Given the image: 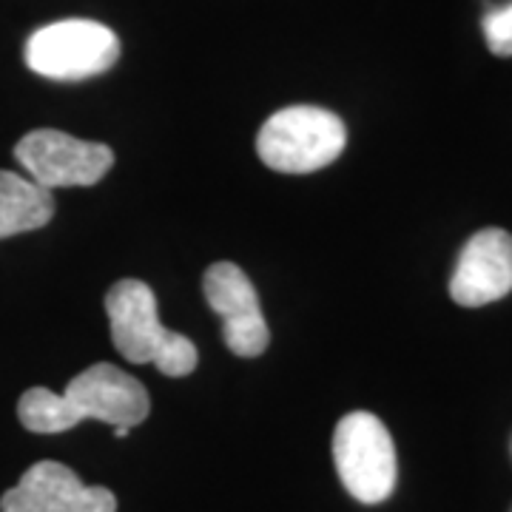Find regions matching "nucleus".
<instances>
[{
  "label": "nucleus",
  "instance_id": "obj_1",
  "mask_svg": "<svg viewBox=\"0 0 512 512\" xmlns=\"http://www.w3.org/2000/svg\"><path fill=\"white\" fill-rule=\"evenodd\" d=\"M348 143V128L339 114L319 106H291L265 120L256 137L262 163L282 174H311L325 168Z\"/></svg>",
  "mask_w": 512,
  "mask_h": 512
},
{
  "label": "nucleus",
  "instance_id": "obj_2",
  "mask_svg": "<svg viewBox=\"0 0 512 512\" xmlns=\"http://www.w3.org/2000/svg\"><path fill=\"white\" fill-rule=\"evenodd\" d=\"M333 461L345 490L362 504H382L396 490V447L373 413L356 410L336 424Z\"/></svg>",
  "mask_w": 512,
  "mask_h": 512
},
{
  "label": "nucleus",
  "instance_id": "obj_3",
  "mask_svg": "<svg viewBox=\"0 0 512 512\" xmlns=\"http://www.w3.org/2000/svg\"><path fill=\"white\" fill-rule=\"evenodd\" d=\"M120 57V40L97 20H57L26 43V66L49 80H86L109 72Z\"/></svg>",
  "mask_w": 512,
  "mask_h": 512
},
{
  "label": "nucleus",
  "instance_id": "obj_4",
  "mask_svg": "<svg viewBox=\"0 0 512 512\" xmlns=\"http://www.w3.org/2000/svg\"><path fill=\"white\" fill-rule=\"evenodd\" d=\"M15 157L29 177L49 191L97 185L114 165V151L106 143L77 140L55 128L29 131L15 148Z\"/></svg>",
  "mask_w": 512,
  "mask_h": 512
},
{
  "label": "nucleus",
  "instance_id": "obj_5",
  "mask_svg": "<svg viewBox=\"0 0 512 512\" xmlns=\"http://www.w3.org/2000/svg\"><path fill=\"white\" fill-rule=\"evenodd\" d=\"M202 291L211 311L222 319V339L231 353L256 359L268 350L271 330L259 308V296L248 274L234 262H217L205 271Z\"/></svg>",
  "mask_w": 512,
  "mask_h": 512
},
{
  "label": "nucleus",
  "instance_id": "obj_6",
  "mask_svg": "<svg viewBox=\"0 0 512 512\" xmlns=\"http://www.w3.org/2000/svg\"><path fill=\"white\" fill-rule=\"evenodd\" d=\"M0 512H117V498L106 487L83 484L60 461H37L3 493Z\"/></svg>",
  "mask_w": 512,
  "mask_h": 512
},
{
  "label": "nucleus",
  "instance_id": "obj_7",
  "mask_svg": "<svg viewBox=\"0 0 512 512\" xmlns=\"http://www.w3.org/2000/svg\"><path fill=\"white\" fill-rule=\"evenodd\" d=\"M63 396L74 404L83 421L97 419L111 427H137L140 421L148 419L151 410L143 382H137L126 370L109 362L86 367L69 382Z\"/></svg>",
  "mask_w": 512,
  "mask_h": 512
},
{
  "label": "nucleus",
  "instance_id": "obj_8",
  "mask_svg": "<svg viewBox=\"0 0 512 512\" xmlns=\"http://www.w3.org/2000/svg\"><path fill=\"white\" fill-rule=\"evenodd\" d=\"M512 291V234L484 228L464 245L450 279V296L461 308H481Z\"/></svg>",
  "mask_w": 512,
  "mask_h": 512
},
{
  "label": "nucleus",
  "instance_id": "obj_9",
  "mask_svg": "<svg viewBox=\"0 0 512 512\" xmlns=\"http://www.w3.org/2000/svg\"><path fill=\"white\" fill-rule=\"evenodd\" d=\"M114 348L134 365H151L171 330L157 316V296L140 279H120L106 293Z\"/></svg>",
  "mask_w": 512,
  "mask_h": 512
},
{
  "label": "nucleus",
  "instance_id": "obj_10",
  "mask_svg": "<svg viewBox=\"0 0 512 512\" xmlns=\"http://www.w3.org/2000/svg\"><path fill=\"white\" fill-rule=\"evenodd\" d=\"M52 217L55 197L49 188L15 171H0V239L37 231L49 225Z\"/></svg>",
  "mask_w": 512,
  "mask_h": 512
},
{
  "label": "nucleus",
  "instance_id": "obj_11",
  "mask_svg": "<svg viewBox=\"0 0 512 512\" xmlns=\"http://www.w3.org/2000/svg\"><path fill=\"white\" fill-rule=\"evenodd\" d=\"M18 419L29 433H40V436L66 433L83 421L63 393H52L46 387H32L20 396Z\"/></svg>",
  "mask_w": 512,
  "mask_h": 512
},
{
  "label": "nucleus",
  "instance_id": "obj_12",
  "mask_svg": "<svg viewBox=\"0 0 512 512\" xmlns=\"http://www.w3.org/2000/svg\"><path fill=\"white\" fill-rule=\"evenodd\" d=\"M197 362H200L197 345H194L188 336H183V333L171 330V333H168V339L163 342V348H160V353L154 356V362H151V365L157 367L160 373H165V376L180 379V376L194 373Z\"/></svg>",
  "mask_w": 512,
  "mask_h": 512
},
{
  "label": "nucleus",
  "instance_id": "obj_13",
  "mask_svg": "<svg viewBox=\"0 0 512 512\" xmlns=\"http://www.w3.org/2000/svg\"><path fill=\"white\" fill-rule=\"evenodd\" d=\"M484 40L498 57H512V3L484 15Z\"/></svg>",
  "mask_w": 512,
  "mask_h": 512
},
{
  "label": "nucleus",
  "instance_id": "obj_14",
  "mask_svg": "<svg viewBox=\"0 0 512 512\" xmlns=\"http://www.w3.org/2000/svg\"><path fill=\"white\" fill-rule=\"evenodd\" d=\"M128 433H131V427H114V436H117V439H126Z\"/></svg>",
  "mask_w": 512,
  "mask_h": 512
}]
</instances>
